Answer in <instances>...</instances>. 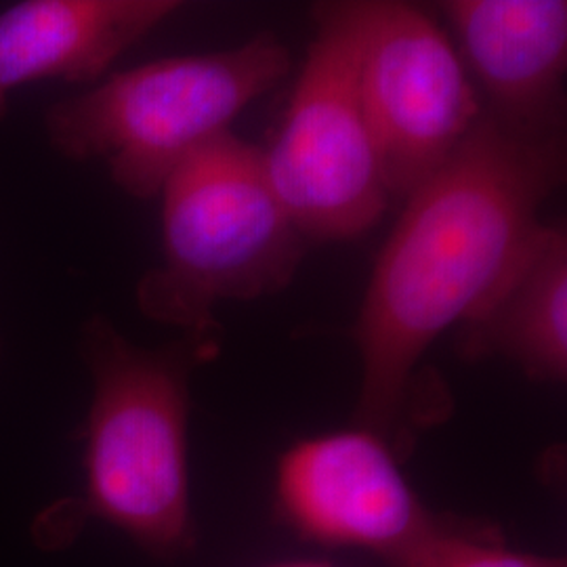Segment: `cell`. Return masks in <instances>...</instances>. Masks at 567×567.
<instances>
[{"instance_id":"1","label":"cell","mask_w":567,"mask_h":567,"mask_svg":"<svg viewBox=\"0 0 567 567\" xmlns=\"http://www.w3.org/2000/svg\"><path fill=\"white\" fill-rule=\"evenodd\" d=\"M566 168V131L526 133L484 112L450 161L405 198L353 330L362 364L355 426L400 458L421 421V360L503 280Z\"/></svg>"},{"instance_id":"2","label":"cell","mask_w":567,"mask_h":567,"mask_svg":"<svg viewBox=\"0 0 567 567\" xmlns=\"http://www.w3.org/2000/svg\"><path fill=\"white\" fill-rule=\"evenodd\" d=\"M217 349L215 339L182 334L143 347L103 316L82 330L93 377L84 425V489L39 513L34 543L68 547L89 522H105L137 547L175 559L196 547L189 492V381Z\"/></svg>"},{"instance_id":"3","label":"cell","mask_w":567,"mask_h":567,"mask_svg":"<svg viewBox=\"0 0 567 567\" xmlns=\"http://www.w3.org/2000/svg\"><path fill=\"white\" fill-rule=\"evenodd\" d=\"M163 265L137 284L143 316L215 339V307L276 295L303 261V234L267 182L261 147L231 131L166 179Z\"/></svg>"},{"instance_id":"4","label":"cell","mask_w":567,"mask_h":567,"mask_svg":"<svg viewBox=\"0 0 567 567\" xmlns=\"http://www.w3.org/2000/svg\"><path fill=\"white\" fill-rule=\"evenodd\" d=\"M288 70L290 53L274 34L217 53L150 61L49 107L47 135L61 156L102 161L124 194L150 200Z\"/></svg>"},{"instance_id":"5","label":"cell","mask_w":567,"mask_h":567,"mask_svg":"<svg viewBox=\"0 0 567 567\" xmlns=\"http://www.w3.org/2000/svg\"><path fill=\"white\" fill-rule=\"evenodd\" d=\"M307 61L261 147L267 182L305 240H351L381 221L389 189L360 91L362 0L313 4Z\"/></svg>"},{"instance_id":"6","label":"cell","mask_w":567,"mask_h":567,"mask_svg":"<svg viewBox=\"0 0 567 567\" xmlns=\"http://www.w3.org/2000/svg\"><path fill=\"white\" fill-rule=\"evenodd\" d=\"M360 91L391 198L435 175L484 116L456 44L423 9L362 0Z\"/></svg>"},{"instance_id":"7","label":"cell","mask_w":567,"mask_h":567,"mask_svg":"<svg viewBox=\"0 0 567 567\" xmlns=\"http://www.w3.org/2000/svg\"><path fill=\"white\" fill-rule=\"evenodd\" d=\"M400 461L362 426L305 440L278 461L276 503L307 540L393 564L456 522L426 507Z\"/></svg>"},{"instance_id":"8","label":"cell","mask_w":567,"mask_h":567,"mask_svg":"<svg viewBox=\"0 0 567 567\" xmlns=\"http://www.w3.org/2000/svg\"><path fill=\"white\" fill-rule=\"evenodd\" d=\"M484 112L526 133L566 131V0L440 4Z\"/></svg>"},{"instance_id":"9","label":"cell","mask_w":567,"mask_h":567,"mask_svg":"<svg viewBox=\"0 0 567 567\" xmlns=\"http://www.w3.org/2000/svg\"><path fill=\"white\" fill-rule=\"evenodd\" d=\"M177 0H25L0 11V121L32 82H89L182 9Z\"/></svg>"},{"instance_id":"10","label":"cell","mask_w":567,"mask_h":567,"mask_svg":"<svg viewBox=\"0 0 567 567\" xmlns=\"http://www.w3.org/2000/svg\"><path fill=\"white\" fill-rule=\"evenodd\" d=\"M456 351L468 362L507 360L538 383H566V225L536 227L503 280L458 326Z\"/></svg>"},{"instance_id":"11","label":"cell","mask_w":567,"mask_h":567,"mask_svg":"<svg viewBox=\"0 0 567 567\" xmlns=\"http://www.w3.org/2000/svg\"><path fill=\"white\" fill-rule=\"evenodd\" d=\"M389 567H567L566 559L513 550L489 527L456 519Z\"/></svg>"},{"instance_id":"12","label":"cell","mask_w":567,"mask_h":567,"mask_svg":"<svg viewBox=\"0 0 567 567\" xmlns=\"http://www.w3.org/2000/svg\"><path fill=\"white\" fill-rule=\"evenodd\" d=\"M282 567H324V566H313V564H299V566H282Z\"/></svg>"}]
</instances>
